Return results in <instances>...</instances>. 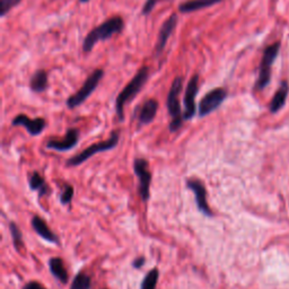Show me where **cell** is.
<instances>
[{"label": "cell", "mask_w": 289, "mask_h": 289, "mask_svg": "<svg viewBox=\"0 0 289 289\" xmlns=\"http://www.w3.org/2000/svg\"><path fill=\"white\" fill-rule=\"evenodd\" d=\"M89 0H80V3H82V4H85V3H88Z\"/></svg>", "instance_id": "29"}, {"label": "cell", "mask_w": 289, "mask_h": 289, "mask_svg": "<svg viewBox=\"0 0 289 289\" xmlns=\"http://www.w3.org/2000/svg\"><path fill=\"white\" fill-rule=\"evenodd\" d=\"M159 111V102L154 98H149L141 105L138 112V122L140 125L149 124L153 122Z\"/></svg>", "instance_id": "14"}, {"label": "cell", "mask_w": 289, "mask_h": 289, "mask_svg": "<svg viewBox=\"0 0 289 289\" xmlns=\"http://www.w3.org/2000/svg\"><path fill=\"white\" fill-rule=\"evenodd\" d=\"M29 185H30L31 190L39 192L40 198L45 196V194H48L50 192L49 186L46 185L45 180L41 176L39 172H33L32 174L29 176Z\"/></svg>", "instance_id": "20"}, {"label": "cell", "mask_w": 289, "mask_h": 289, "mask_svg": "<svg viewBox=\"0 0 289 289\" xmlns=\"http://www.w3.org/2000/svg\"><path fill=\"white\" fill-rule=\"evenodd\" d=\"M124 29V20L121 16H113L105 20L102 24L93 29L91 32L87 34L83 42V52L84 54H89L96 43L102 41H107L111 39L114 34H119Z\"/></svg>", "instance_id": "1"}, {"label": "cell", "mask_w": 289, "mask_h": 289, "mask_svg": "<svg viewBox=\"0 0 289 289\" xmlns=\"http://www.w3.org/2000/svg\"><path fill=\"white\" fill-rule=\"evenodd\" d=\"M183 88V77L178 76L174 81H173L169 95H167V110L171 115V122H170V131L171 133H176L177 130H180L183 125V121H185V117L181 111V105H180V99L178 96L182 92Z\"/></svg>", "instance_id": "3"}, {"label": "cell", "mask_w": 289, "mask_h": 289, "mask_svg": "<svg viewBox=\"0 0 289 289\" xmlns=\"http://www.w3.org/2000/svg\"><path fill=\"white\" fill-rule=\"evenodd\" d=\"M49 86L48 72L45 70H38L33 73L30 81V87L35 93H42L46 91Z\"/></svg>", "instance_id": "18"}, {"label": "cell", "mask_w": 289, "mask_h": 289, "mask_svg": "<svg viewBox=\"0 0 289 289\" xmlns=\"http://www.w3.org/2000/svg\"><path fill=\"white\" fill-rule=\"evenodd\" d=\"M92 279L85 272H80L73 278L70 289H91Z\"/></svg>", "instance_id": "21"}, {"label": "cell", "mask_w": 289, "mask_h": 289, "mask_svg": "<svg viewBox=\"0 0 289 289\" xmlns=\"http://www.w3.org/2000/svg\"><path fill=\"white\" fill-rule=\"evenodd\" d=\"M49 268L52 276L60 282L67 283L68 280H69V275H68L64 261H62L60 257H51L49 260Z\"/></svg>", "instance_id": "17"}, {"label": "cell", "mask_w": 289, "mask_h": 289, "mask_svg": "<svg viewBox=\"0 0 289 289\" xmlns=\"http://www.w3.org/2000/svg\"><path fill=\"white\" fill-rule=\"evenodd\" d=\"M22 2V0H0V16H6V14L9 13L15 6Z\"/></svg>", "instance_id": "24"}, {"label": "cell", "mask_w": 289, "mask_h": 289, "mask_svg": "<svg viewBox=\"0 0 289 289\" xmlns=\"http://www.w3.org/2000/svg\"><path fill=\"white\" fill-rule=\"evenodd\" d=\"M288 92H289L288 83L287 82H282L279 89H278V92L275 94V96H273L272 101L270 103V111L272 113L278 112L283 107V105H285L286 98H287V95H288Z\"/></svg>", "instance_id": "19"}, {"label": "cell", "mask_w": 289, "mask_h": 289, "mask_svg": "<svg viewBox=\"0 0 289 289\" xmlns=\"http://www.w3.org/2000/svg\"><path fill=\"white\" fill-rule=\"evenodd\" d=\"M13 125L17 127V125H22L31 136H39L42 134V131L45 128V120L42 118H36V119H30L28 115L25 114H18L14 118Z\"/></svg>", "instance_id": "13"}, {"label": "cell", "mask_w": 289, "mask_h": 289, "mask_svg": "<svg viewBox=\"0 0 289 289\" xmlns=\"http://www.w3.org/2000/svg\"><path fill=\"white\" fill-rule=\"evenodd\" d=\"M223 0H188L186 3L178 5V10L183 14L198 12L204 8L213 7L215 5L222 3Z\"/></svg>", "instance_id": "16"}, {"label": "cell", "mask_w": 289, "mask_h": 289, "mask_svg": "<svg viewBox=\"0 0 289 289\" xmlns=\"http://www.w3.org/2000/svg\"><path fill=\"white\" fill-rule=\"evenodd\" d=\"M176 24H177V15L173 14L161 26L159 38H157V42L155 45V55L157 57L161 56L163 54V51L165 50L167 41H169L172 33L174 32Z\"/></svg>", "instance_id": "12"}, {"label": "cell", "mask_w": 289, "mask_h": 289, "mask_svg": "<svg viewBox=\"0 0 289 289\" xmlns=\"http://www.w3.org/2000/svg\"><path fill=\"white\" fill-rule=\"evenodd\" d=\"M226 97H227V91L225 88L218 87L212 89V91L201 98L200 103H199V117L203 118L206 115L213 113L214 111H216L220 105L223 104Z\"/></svg>", "instance_id": "8"}, {"label": "cell", "mask_w": 289, "mask_h": 289, "mask_svg": "<svg viewBox=\"0 0 289 289\" xmlns=\"http://www.w3.org/2000/svg\"><path fill=\"white\" fill-rule=\"evenodd\" d=\"M160 278V271L157 268L151 269L146 277L144 278L143 282H141V289H156V285L159 282Z\"/></svg>", "instance_id": "22"}, {"label": "cell", "mask_w": 289, "mask_h": 289, "mask_svg": "<svg viewBox=\"0 0 289 289\" xmlns=\"http://www.w3.org/2000/svg\"><path fill=\"white\" fill-rule=\"evenodd\" d=\"M198 89L199 76L193 75L188 83L185 98H183V104H185V113H183V117H185V120H191L197 112L196 96L198 94Z\"/></svg>", "instance_id": "10"}, {"label": "cell", "mask_w": 289, "mask_h": 289, "mask_svg": "<svg viewBox=\"0 0 289 289\" xmlns=\"http://www.w3.org/2000/svg\"><path fill=\"white\" fill-rule=\"evenodd\" d=\"M145 262H146L145 257H143V256L137 257V259H136V260H134V262H133V267H134V268H136V269H140L141 267H144Z\"/></svg>", "instance_id": "28"}, {"label": "cell", "mask_w": 289, "mask_h": 289, "mask_svg": "<svg viewBox=\"0 0 289 289\" xmlns=\"http://www.w3.org/2000/svg\"><path fill=\"white\" fill-rule=\"evenodd\" d=\"M134 171L139 181V194L141 200L146 202L150 197L151 172L149 171V163L145 159H136L134 161Z\"/></svg>", "instance_id": "7"}, {"label": "cell", "mask_w": 289, "mask_h": 289, "mask_svg": "<svg viewBox=\"0 0 289 289\" xmlns=\"http://www.w3.org/2000/svg\"><path fill=\"white\" fill-rule=\"evenodd\" d=\"M148 77L149 68L148 66L144 65L137 71L133 80L121 91L117 99H115V112H117V115L121 122L124 120V105L133 101V99L138 95L139 92L146 85L147 81H148Z\"/></svg>", "instance_id": "2"}, {"label": "cell", "mask_w": 289, "mask_h": 289, "mask_svg": "<svg viewBox=\"0 0 289 289\" xmlns=\"http://www.w3.org/2000/svg\"><path fill=\"white\" fill-rule=\"evenodd\" d=\"M23 289H46V288L39 281H30L28 283H25Z\"/></svg>", "instance_id": "27"}, {"label": "cell", "mask_w": 289, "mask_h": 289, "mask_svg": "<svg viewBox=\"0 0 289 289\" xmlns=\"http://www.w3.org/2000/svg\"><path fill=\"white\" fill-rule=\"evenodd\" d=\"M73 198V187L66 185L64 187V190H62L60 194V202L61 204H69Z\"/></svg>", "instance_id": "25"}, {"label": "cell", "mask_w": 289, "mask_h": 289, "mask_svg": "<svg viewBox=\"0 0 289 289\" xmlns=\"http://www.w3.org/2000/svg\"><path fill=\"white\" fill-rule=\"evenodd\" d=\"M280 50V42H276V43L271 44L270 46L265 50L264 57H262L261 64L259 67V77L255 84V88L257 91H262L265 89L270 83L271 78V67L273 65V61L276 60Z\"/></svg>", "instance_id": "6"}, {"label": "cell", "mask_w": 289, "mask_h": 289, "mask_svg": "<svg viewBox=\"0 0 289 289\" xmlns=\"http://www.w3.org/2000/svg\"><path fill=\"white\" fill-rule=\"evenodd\" d=\"M31 224H32L34 232L38 234L41 239H43L46 242H50V243L59 244V238L52 232L43 218H41L40 216H34Z\"/></svg>", "instance_id": "15"}, {"label": "cell", "mask_w": 289, "mask_h": 289, "mask_svg": "<svg viewBox=\"0 0 289 289\" xmlns=\"http://www.w3.org/2000/svg\"><path fill=\"white\" fill-rule=\"evenodd\" d=\"M161 2H165V0H146V3L143 6V10H141V14L149 15L151 12H153L154 8L157 6V4Z\"/></svg>", "instance_id": "26"}, {"label": "cell", "mask_w": 289, "mask_h": 289, "mask_svg": "<svg viewBox=\"0 0 289 289\" xmlns=\"http://www.w3.org/2000/svg\"><path fill=\"white\" fill-rule=\"evenodd\" d=\"M80 140V130L69 129L62 139H50L46 141L45 147L48 149L57 151H67L72 149Z\"/></svg>", "instance_id": "11"}, {"label": "cell", "mask_w": 289, "mask_h": 289, "mask_svg": "<svg viewBox=\"0 0 289 289\" xmlns=\"http://www.w3.org/2000/svg\"><path fill=\"white\" fill-rule=\"evenodd\" d=\"M187 187L194 193V198H196V203L199 212L202 213L204 216L213 217L214 213L207 202V190L203 182L199 180V178L192 177L187 180Z\"/></svg>", "instance_id": "9"}, {"label": "cell", "mask_w": 289, "mask_h": 289, "mask_svg": "<svg viewBox=\"0 0 289 289\" xmlns=\"http://www.w3.org/2000/svg\"><path fill=\"white\" fill-rule=\"evenodd\" d=\"M9 230H10V235H12L13 244L15 246V249H16L17 251H19L24 246L22 232H20L19 227L14 222L9 223Z\"/></svg>", "instance_id": "23"}, {"label": "cell", "mask_w": 289, "mask_h": 289, "mask_svg": "<svg viewBox=\"0 0 289 289\" xmlns=\"http://www.w3.org/2000/svg\"><path fill=\"white\" fill-rule=\"evenodd\" d=\"M119 140H120V131L119 130H113L107 140L101 141V143L94 144L92 146L87 147V148L84 149L82 153L72 156L71 159L68 160L66 164H67V166H69V167L81 165V164H83V163H85L87 160L91 159V157L94 156L95 154L103 153V151H108L110 149L115 148V147H117L118 144H119Z\"/></svg>", "instance_id": "4"}, {"label": "cell", "mask_w": 289, "mask_h": 289, "mask_svg": "<svg viewBox=\"0 0 289 289\" xmlns=\"http://www.w3.org/2000/svg\"><path fill=\"white\" fill-rule=\"evenodd\" d=\"M103 76H104L103 69L94 70L91 75L87 77V80L83 84V86L80 88V91L76 92L73 95L69 96V98L67 99V107L72 110L82 105L89 96L92 95L93 92L95 91L99 82L102 81Z\"/></svg>", "instance_id": "5"}]
</instances>
